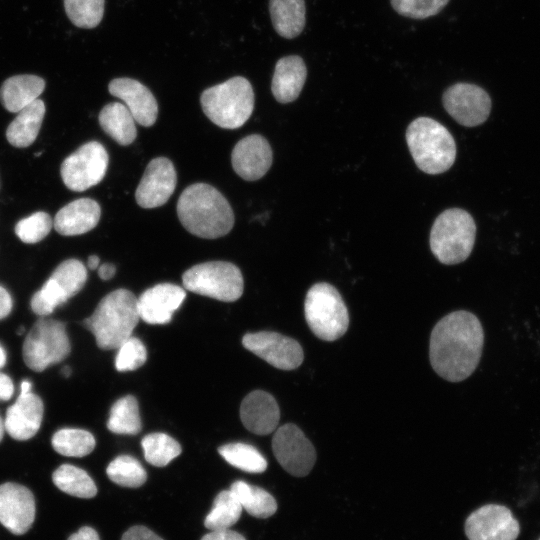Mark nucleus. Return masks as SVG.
<instances>
[{"label":"nucleus","instance_id":"obj_8","mask_svg":"<svg viewBox=\"0 0 540 540\" xmlns=\"http://www.w3.org/2000/svg\"><path fill=\"white\" fill-rule=\"evenodd\" d=\"M184 287L196 294L233 302L243 293L240 269L225 261H210L192 266L182 275Z\"/></svg>","mask_w":540,"mask_h":540},{"label":"nucleus","instance_id":"obj_21","mask_svg":"<svg viewBox=\"0 0 540 540\" xmlns=\"http://www.w3.org/2000/svg\"><path fill=\"white\" fill-rule=\"evenodd\" d=\"M44 406L41 398L32 392L19 395L6 411L5 431L16 440L32 438L39 430Z\"/></svg>","mask_w":540,"mask_h":540},{"label":"nucleus","instance_id":"obj_31","mask_svg":"<svg viewBox=\"0 0 540 540\" xmlns=\"http://www.w3.org/2000/svg\"><path fill=\"white\" fill-rule=\"evenodd\" d=\"M107 428L113 433L126 435H135L141 431L139 406L134 396H124L112 405Z\"/></svg>","mask_w":540,"mask_h":540},{"label":"nucleus","instance_id":"obj_33","mask_svg":"<svg viewBox=\"0 0 540 540\" xmlns=\"http://www.w3.org/2000/svg\"><path fill=\"white\" fill-rule=\"evenodd\" d=\"M51 444L53 449L67 457H83L95 448L94 436L83 429L63 428L54 433Z\"/></svg>","mask_w":540,"mask_h":540},{"label":"nucleus","instance_id":"obj_45","mask_svg":"<svg viewBox=\"0 0 540 540\" xmlns=\"http://www.w3.org/2000/svg\"><path fill=\"white\" fill-rule=\"evenodd\" d=\"M67 540H100L98 533L89 526L81 527L76 533L69 536Z\"/></svg>","mask_w":540,"mask_h":540},{"label":"nucleus","instance_id":"obj_37","mask_svg":"<svg viewBox=\"0 0 540 540\" xmlns=\"http://www.w3.org/2000/svg\"><path fill=\"white\" fill-rule=\"evenodd\" d=\"M105 0H64V9L76 27L91 29L101 22Z\"/></svg>","mask_w":540,"mask_h":540},{"label":"nucleus","instance_id":"obj_5","mask_svg":"<svg viewBox=\"0 0 540 540\" xmlns=\"http://www.w3.org/2000/svg\"><path fill=\"white\" fill-rule=\"evenodd\" d=\"M254 92L250 82L236 76L204 90L200 97L205 115L225 129L241 127L254 109Z\"/></svg>","mask_w":540,"mask_h":540},{"label":"nucleus","instance_id":"obj_50","mask_svg":"<svg viewBox=\"0 0 540 540\" xmlns=\"http://www.w3.org/2000/svg\"><path fill=\"white\" fill-rule=\"evenodd\" d=\"M4 431H5L4 421L0 417V442H1L2 438H3Z\"/></svg>","mask_w":540,"mask_h":540},{"label":"nucleus","instance_id":"obj_2","mask_svg":"<svg viewBox=\"0 0 540 540\" xmlns=\"http://www.w3.org/2000/svg\"><path fill=\"white\" fill-rule=\"evenodd\" d=\"M182 226L191 234L215 239L230 232L234 214L226 198L213 186L195 183L188 186L177 202Z\"/></svg>","mask_w":540,"mask_h":540},{"label":"nucleus","instance_id":"obj_48","mask_svg":"<svg viewBox=\"0 0 540 540\" xmlns=\"http://www.w3.org/2000/svg\"><path fill=\"white\" fill-rule=\"evenodd\" d=\"M32 383L28 380H23L20 385V394L24 395L31 392Z\"/></svg>","mask_w":540,"mask_h":540},{"label":"nucleus","instance_id":"obj_13","mask_svg":"<svg viewBox=\"0 0 540 540\" xmlns=\"http://www.w3.org/2000/svg\"><path fill=\"white\" fill-rule=\"evenodd\" d=\"M442 103L448 114L465 127L481 125L491 111L488 93L475 84L465 82L448 87L443 93Z\"/></svg>","mask_w":540,"mask_h":540},{"label":"nucleus","instance_id":"obj_35","mask_svg":"<svg viewBox=\"0 0 540 540\" xmlns=\"http://www.w3.org/2000/svg\"><path fill=\"white\" fill-rule=\"evenodd\" d=\"M141 444L145 460L157 467L168 465L182 451L175 439L161 432L146 435Z\"/></svg>","mask_w":540,"mask_h":540},{"label":"nucleus","instance_id":"obj_3","mask_svg":"<svg viewBox=\"0 0 540 540\" xmlns=\"http://www.w3.org/2000/svg\"><path fill=\"white\" fill-rule=\"evenodd\" d=\"M139 319L137 298L121 288L104 296L83 324L94 335L99 348L113 350L131 337Z\"/></svg>","mask_w":540,"mask_h":540},{"label":"nucleus","instance_id":"obj_14","mask_svg":"<svg viewBox=\"0 0 540 540\" xmlns=\"http://www.w3.org/2000/svg\"><path fill=\"white\" fill-rule=\"evenodd\" d=\"M242 344L277 369L293 370L303 362L301 345L293 338L277 332L247 333L243 336Z\"/></svg>","mask_w":540,"mask_h":540},{"label":"nucleus","instance_id":"obj_34","mask_svg":"<svg viewBox=\"0 0 540 540\" xmlns=\"http://www.w3.org/2000/svg\"><path fill=\"white\" fill-rule=\"evenodd\" d=\"M219 454L230 465L249 473H262L267 461L253 446L245 443H229L219 447Z\"/></svg>","mask_w":540,"mask_h":540},{"label":"nucleus","instance_id":"obj_43","mask_svg":"<svg viewBox=\"0 0 540 540\" xmlns=\"http://www.w3.org/2000/svg\"><path fill=\"white\" fill-rule=\"evenodd\" d=\"M14 393V385L11 378L0 371V401L9 400Z\"/></svg>","mask_w":540,"mask_h":540},{"label":"nucleus","instance_id":"obj_38","mask_svg":"<svg viewBox=\"0 0 540 540\" xmlns=\"http://www.w3.org/2000/svg\"><path fill=\"white\" fill-rule=\"evenodd\" d=\"M52 226L50 215L38 211L20 220L15 226V233L22 242L33 244L44 239L50 233Z\"/></svg>","mask_w":540,"mask_h":540},{"label":"nucleus","instance_id":"obj_10","mask_svg":"<svg viewBox=\"0 0 540 540\" xmlns=\"http://www.w3.org/2000/svg\"><path fill=\"white\" fill-rule=\"evenodd\" d=\"M87 270L77 259L61 262L44 285L32 296V311L41 317L51 314L56 308L76 295L85 285Z\"/></svg>","mask_w":540,"mask_h":540},{"label":"nucleus","instance_id":"obj_22","mask_svg":"<svg viewBox=\"0 0 540 540\" xmlns=\"http://www.w3.org/2000/svg\"><path fill=\"white\" fill-rule=\"evenodd\" d=\"M240 418L249 431L257 435H268L278 426L279 406L271 394L255 390L243 399L240 406Z\"/></svg>","mask_w":540,"mask_h":540},{"label":"nucleus","instance_id":"obj_27","mask_svg":"<svg viewBox=\"0 0 540 540\" xmlns=\"http://www.w3.org/2000/svg\"><path fill=\"white\" fill-rule=\"evenodd\" d=\"M269 11L275 31L283 38L293 39L305 27L304 0H270Z\"/></svg>","mask_w":540,"mask_h":540},{"label":"nucleus","instance_id":"obj_36","mask_svg":"<svg viewBox=\"0 0 540 540\" xmlns=\"http://www.w3.org/2000/svg\"><path fill=\"white\" fill-rule=\"evenodd\" d=\"M108 478L122 487L137 488L147 479L141 463L132 456L121 455L109 463L106 469Z\"/></svg>","mask_w":540,"mask_h":540},{"label":"nucleus","instance_id":"obj_53","mask_svg":"<svg viewBox=\"0 0 540 540\" xmlns=\"http://www.w3.org/2000/svg\"><path fill=\"white\" fill-rule=\"evenodd\" d=\"M538 540H540V538Z\"/></svg>","mask_w":540,"mask_h":540},{"label":"nucleus","instance_id":"obj_51","mask_svg":"<svg viewBox=\"0 0 540 540\" xmlns=\"http://www.w3.org/2000/svg\"><path fill=\"white\" fill-rule=\"evenodd\" d=\"M61 372L63 376L68 377L71 374V369L68 366H65Z\"/></svg>","mask_w":540,"mask_h":540},{"label":"nucleus","instance_id":"obj_49","mask_svg":"<svg viewBox=\"0 0 540 540\" xmlns=\"http://www.w3.org/2000/svg\"><path fill=\"white\" fill-rule=\"evenodd\" d=\"M6 352L3 347L0 345V368H2L6 363Z\"/></svg>","mask_w":540,"mask_h":540},{"label":"nucleus","instance_id":"obj_9","mask_svg":"<svg viewBox=\"0 0 540 540\" xmlns=\"http://www.w3.org/2000/svg\"><path fill=\"white\" fill-rule=\"evenodd\" d=\"M71 351L64 323L41 318L25 337L22 355L25 364L36 372L64 360Z\"/></svg>","mask_w":540,"mask_h":540},{"label":"nucleus","instance_id":"obj_44","mask_svg":"<svg viewBox=\"0 0 540 540\" xmlns=\"http://www.w3.org/2000/svg\"><path fill=\"white\" fill-rule=\"evenodd\" d=\"M12 309V298L8 291L0 286V319L9 315Z\"/></svg>","mask_w":540,"mask_h":540},{"label":"nucleus","instance_id":"obj_17","mask_svg":"<svg viewBox=\"0 0 540 540\" xmlns=\"http://www.w3.org/2000/svg\"><path fill=\"white\" fill-rule=\"evenodd\" d=\"M35 519V500L23 485L6 482L0 485V523L11 533H26Z\"/></svg>","mask_w":540,"mask_h":540},{"label":"nucleus","instance_id":"obj_11","mask_svg":"<svg viewBox=\"0 0 540 540\" xmlns=\"http://www.w3.org/2000/svg\"><path fill=\"white\" fill-rule=\"evenodd\" d=\"M108 162L107 151L101 143L87 142L62 162V180L72 191L87 190L104 178Z\"/></svg>","mask_w":540,"mask_h":540},{"label":"nucleus","instance_id":"obj_16","mask_svg":"<svg viewBox=\"0 0 540 540\" xmlns=\"http://www.w3.org/2000/svg\"><path fill=\"white\" fill-rule=\"evenodd\" d=\"M177 177L173 163L165 157L152 159L135 192L137 204L146 209L164 205L173 194Z\"/></svg>","mask_w":540,"mask_h":540},{"label":"nucleus","instance_id":"obj_52","mask_svg":"<svg viewBox=\"0 0 540 540\" xmlns=\"http://www.w3.org/2000/svg\"><path fill=\"white\" fill-rule=\"evenodd\" d=\"M24 330H25L24 327H23V326H20V329H19V331H18V334H19V335L23 334Z\"/></svg>","mask_w":540,"mask_h":540},{"label":"nucleus","instance_id":"obj_41","mask_svg":"<svg viewBox=\"0 0 540 540\" xmlns=\"http://www.w3.org/2000/svg\"><path fill=\"white\" fill-rule=\"evenodd\" d=\"M121 540H163L160 536L145 526H133L122 536Z\"/></svg>","mask_w":540,"mask_h":540},{"label":"nucleus","instance_id":"obj_32","mask_svg":"<svg viewBox=\"0 0 540 540\" xmlns=\"http://www.w3.org/2000/svg\"><path fill=\"white\" fill-rule=\"evenodd\" d=\"M242 509L235 494L230 489L223 490L215 497L204 525L210 530L229 529L240 518Z\"/></svg>","mask_w":540,"mask_h":540},{"label":"nucleus","instance_id":"obj_26","mask_svg":"<svg viewBox=\"0 0 540 540\" xmlns=\"http://www.w3.org/2000/svg\"><path fill=\"white\" fill-rule=\"evenodd\" d=\"M45 115V104L36 99L17 113L6 130L8 142L17 148L30 146L38 136Z\"/></svg>","mask_w":540,"mask_h":540},{"label":"nucleus","instance_id":"obj_29","mask_svg":"<svg viewBox=\"0 0 540 540\" xmlns=\"http://www.w3.org/2000/svg\"><path fill=\"white\" fill-rule=\"evenodd\" d=\"M230 490L235 494L243 509L257 518H268L277 510L274 497L262 488L244 481H235Z\"/></svg>","mask_w":540,"mask_h":540},{"label":"nucleus","instance_id":"obj_20","mask_svg":"<svg viewBox=\"0 0 540 540\" xmlns=\"http://www.w3.org/2000/svg\"><path fill=\"white\" fill-rule=\"evenodd\" d=\"M111 95L121 99L132 114L135 122L149 127L158 116V104L152 92L138 80L121 77L110 81Z\"/></svg>","mask_w":540,"mask_h":540},{"label":"nucleus","instance_id":"obj_23","mask_svg":"<svg viewBox=\"0 0 540 540\" xmlns=\"http://www.w3.org/2000/svg\"><path fill=\"white\" fill-rule=\"evenodd\" d=\"M101 208L90 198H80L62 207L54 218L55 230L64 236H75L92 230L99 222Z\"/></svg>","mask_w":540,"mask_h":540},{"label":"nucleus","instance_id":"obj_4","mask_svg":"<svg viewBox=\"0 0 540 540\" xmlns=\"http://www.w3.org/2000/svg\"><path fill=\"white\" fill-rule=\"evenodd\" d=\"M406 141L417 167L427 174L447 171L456 158V143L451 133L429 117L414 119L407 127Z\"/></svg>","mask_w":540,"mask_h":540},{"label":"nucleus","instance_id":"obj_47","mask_svg":"<svg viewBox=\"0 0 540 540\" xmlns=\"http://www.w3.org/2000/svg\"><path fill=\"white\" fill-rule=\"evenodd\" d=\"M99 262H100V260H99L98 256H96V255L89 256V258L87 260L88 268L91 269V270H94V269L98 268Z\"/></svg>","mask_w":540,"mask_h":540},{"label":"nucleus","instance_id":"obj_19","mask_svg":"<svg viewBox=\"0 0 540 540\" xmlns=\"http://www.w3.org/2000/svg\"><path fill=\"white\" fill-rule=\"evenodd\" d=\"M185 297V290L178 285L157 284L145 290L137 299L139 317L148 324H166Z\"/></svg>","mask_w":540,"mask_h":540},{"label":"nucleus","instance_id":"obj_28","mask_svg":"<svg viewBox=\"0 0 540 540\" xmlns=\"http://www.w3.org/2000/svg\"><path fill=\"white\" fill-rule=\"evenodd\" d=\"M99 124L118 144H131L137 135L135 120L128 108L120 102L105 105L98 116Z\"/></svg>","mask_w":540,"mask_h":540},{"label":"nucleus","instance_id":"obj_6","mask_svg":"<svg viewBox=\"0 0 540 540\" xmlns=\"http://www.w3.org/2000/svg\"><path fill=\"white\" fill-rule=\"evenodd\" d=\"M475 237L473 217L463 209L450 208L435 219L430 232V248L441 263L454 265L469 257Z\"/></svg>","mask_w":540,"mask_h":540},{"label":"nucleus","instance_id":"obj_42","mask_svg":"<svg viewBox=\"0 0 540 540\" xmlns=\"http://www.w3.org/2000/svg\"><path fill=\"white\" fill-rule=\"evenodd\" d=\"M201 540H246L241 534L229 529L211 530Z\"/></svg>","mask_w":540,"mask_h":540},{"label":"nucleus","instance_id":"obj_30","mask_svg":"<svg viewBox=\"0 0 540 540\" xmlns=\"http://www.w3.org/2000/svg\"><path fill=\"white\" fill-rule=\"evenodd\" d=\"M52 480L57 488L74 497L88 499L97 494V487L88 473L70 464L59 466L53 472Z\"/></svg>","mask_w":540,"mask_h":540},{"label":"nucleus","instance_id":"obj_25","mask_svg":"<svg viewBox=\"0 0 540 540\" xmlns=\"http://www.w3.org/2000/svg\"><path fill=\"white\" fill-rule=\"evenodd\" d=\"M45 81L36 75L22 74L6 79L0 88V101L4 108L18 113L38 99L44 91Z\"/></svg>","mask_w":540,"mask_h":540},{"label":"nucleus","instance_id":"obj_7","mask_svg":"<svg viewBox=\"0 0 540 540\" xmlns=\"http://www.w3.org/2000/svg\"><path fill=\"white\" fill-rule=\"evenodd\" d=\"M304 313L310 330L324 341L339 339L349 326L348 310L340 293L326 282L316 283L309 288Z\"/></svg>","mask_w":540,"mask_h":540},{"label":"nucleus","instance_id":"obj_24","mask_svg":"<svg viewBox=\"0 0 540 540\" xmlns=\"http://www.w3.org/2000/svg\"><path fill=\"white\" fill-rule=\"evenodd\" d=\"M307 77L304 60L298 55L280 58L274 69L271 91L282 104L293 102L300 95Z\"/></svg>","mask_w":540,"mask_h":540},{"label":"nucleus","instance_id":"obj_15","mask_svg":"<svg viewBox=\"0 0 540 540\" xmlns=\"http://www.w3.org/2000/svg\"><path fill=\"white\" fill-rule=\"evenodd\" d=\"M465 533L469 540H516L520 525L506 506L487 504L468 516Z\"/></svg>","mask_w":540,"mask_h":540},{"label":"nucleus","instance_id":"obj_40","mask_svg":"<svg viewBox=\"0 0 540 540\" xmlns=\"http://www.w3.org/2000/svg\"><path fill=\"white\" fill-rule=\"evenodd\" d=\"M147 359L144 344L136 337H130L118 348L115 367L120 372L133 371L141 367Z\"/></svg>","mask_w":540,"mask_h":540},{"label":"nucleus","instance_id":"obj_46","mask_svg":"<svg viewBox=\"0 0 540 540\" xmlns=\"http://www.w3.org/2000/svg\"><path fill=\"white\" fill-rule=\"evenodd\" d=\"M116 272V268L111 263H104L98 269V275L102 280L111 279Z\"/></svg>","mask_w":540,"mask_h":540},{"label":"nucleus","instance_id":"obj_39","mask_svg":"<svg viewBox=\"0 0 540 540\" xmlns=\"http://www.w3.org/2000/svg\"><path fill=\"white\" fill-rule=\"evenodd\" d=\"M450 0H390L392 8L401 16L426 19L440 13Z\"/></svg>","mask_w":540,"mask_h":540},{"label":"nucleus","instance_id":"obj_18","mask_svg":"<svg viewBox=\"0 0 540 540\" xmlns=\"http://www.w3.org/2000/svg\"><path fill=\"white\" fill-rule=\"evenodd\" d=\"M272 159L273 153L268 141L258 134L241 139L231 153L234 171L247 181L262 178L271 167Z\"/></svg>","mask_w":540,"mask_h":540},{"label":"nucleus","instance_id":"obj_1","mask_svg":"<svg viewBox=\"0 0 540 540\" xmlns=\"http://www.w3.org/2000/svg\"><path fill=\"white\" fill-rule=\"evenodd\" d=\"M483 344L484 331L477 316L465 310L454 311L439 320L431 332V366L447 381H463L477 368Z\"/></svg>","mask_w":540,"mask_h":540},{"label":"nucleus","instance_id":"obj_12","mask_svg":"<svg viewBox=\"0 0 540 540\" xmlns=\"http://www.w3.org/2000/svg\"><path fill=\"white\" fill-rule=\"evenodd\" d=\"M272 450L283 469L296 477L308 475L316 461L314 446L294 424L277 428L272 439Z\"/></svg>","mask_w":540,"mask_h":540}]
</instances>
